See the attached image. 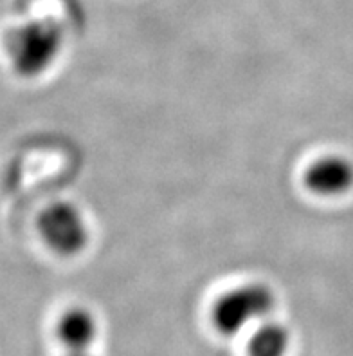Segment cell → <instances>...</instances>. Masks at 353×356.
Instances as JSON below:
<instances>
[{
    "instance_id": "3957f363",
    "label": "cell",
    "mask_w": 353,
    "mask_h": 356,
    "mask_svg": "<svg viewBox=\"0 0 353 356\" xmlns=\"http://www.w3.org/2000/svg\"><path fill=\"white\" fill-rule=\"evenodd\" d=\"M36 226L45 246L63 257H74L89 244L85 217L80 208L67 201H56L44 208Z\"/></svg>"
},
{
    "instance_id": "5b68a950",
    "label": "cell",
    "mask_w": 353,
    "mask_h": 356,
    "mask_svg": "<svg viewBox=\"0 0 353 356\" xmlns=\"http://www.w3.org/2000/svg\"><path fill=\"white\" fill-rule=\"evenodd\" d=\"M56 337L67 349H90L98 337V322L85 307H71L56 322Z\"/></svg>"
},
{
    "instance_id": "277c9868",
    "label": "cell",
    "mask_w": 353,
    "mask_h": 356,
    "mask_svg": "<svg viewBox=\"0 0 353 356\" xmlns=\"http://www.w3.org/2000/svg\"><path fill=\"white\" fill-rule=\"evenodd\" d=\"M304 188L321 197H337L353 188V161L345 156H322L307 167Z\"/></svg>"
},
{
    "instance_id": "7a4b0ae2",
    "label": "cell",
    "mask_w": 353,
    "mask_h": 356,
    "mask_svg": "<svg viewBox=\"0 0 353 356\" xmlns=\"http://www.w3.org/2000/svg\"><path fill=\"white\" fill-rule=\"evenodd\" d=\"M276 306L273 289L259 282L238 286L216 298L211 321L216 331L225 337L240 333L247 325L270 315Z\"/></svg>"
},
{
    "instance_id": "8992f818",
    "label": "cell",
    "mask_w": 353,
    "mask_h": 356,
    "mask_svg": "<svg viewBox=\"0 0 353 356\" xmlns=\"http://www.w3.org/2000/svg\"><path fill=\"white\" fill-rule=\"evenodd\" d=\"M289 331L277 322H265L250 337L247 356H285L289 349Z\"/></svg>"
},
{
    "instance_id": "6da1fadb",
    "label": "cell",
    "mask_w": 353,
    "mask_h": 356,
    "mask_svg": "<svg viewBox=\"0 0 353 356\" xmlns=\"http://www.w3.org/2000/svg\"><path fill=\"white\" fill-rule=\"evenodd\" d=\"M63 49V29L51 18L18 26L8 38L9 60L18 76L38 78L49 71Z\"/></svg>"
},
{
    "instance_id": "52a82bcc",
    "label": "cell",
    "mask_w": 353,
    "mask_h": 356,
    "mask_svg": "<svg viewBox=\"0 0 353 356\" xmlns=\"http://www.w3.org/2000/svg\"><path fill=\"white\" fill-rule=\"evenodd\" d=\"M65 356H90L89 349H69Z\"/></svg>"
}]
</instances>
